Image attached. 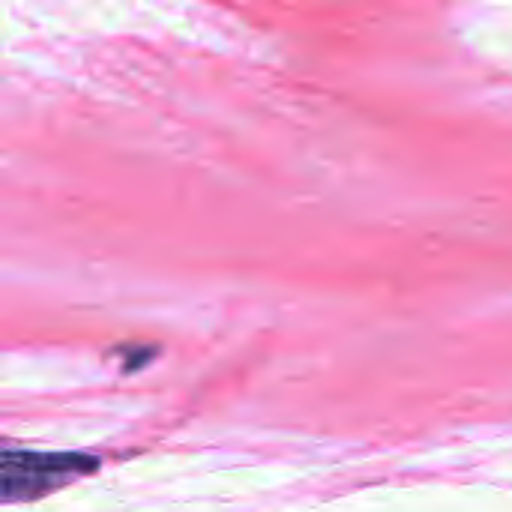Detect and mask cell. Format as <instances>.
I'll return each mask as SVG.
<instances>
[{
    "label": "cell",
    "mask_w": 512,
    "mask_h": 512,
    "mask_svg": "<svg viewBox=\"0 0 512 512\" xmlns=\"http://www.w3.org/2000/svg\"><path fill=\"white\" fill-rule=\"evenodd\" d=\"M99 459L84 453H33V450H9L0 447V471L6 474H30V477H51L66 480L75 474H93Z\"/></svg>",
    "instance_id": "cell-1"
},
{
    "label": "cell",
    "mask_w": 512,
    "mask_h": 512,
    "mask_svg": "<svg viewBox=\"0 0 512 512\" xmlns=\"http://www.w3.org/2000/svg\"><path fill=\"white\" fill-rule=\"evenodd\" d=\"M66 486V480H51V477H30V474H6L0 471V504H24V501H39L51 492Z\"/></svg>",
    "instance_id": "cell-2"
}]
</instances>
